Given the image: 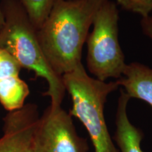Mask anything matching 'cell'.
I'll use <instances>...</instances> for the list:
<instances>
[{
	"instance_id": "1",
	"label": "cell",
	"mask_w": 152,
	"mask_h": 152,
	"mask_svg": "<svg viewBox=\"0 0 152 152\" xmlns=\"http://www.w3.org/2000/svg\"><path fill=\"white\" fill-rule=\"evenodd\" d=\"M109 0H54L50 12L37 30L47 61L62 76L82 64V51L99 9Z\"/></svg>"
},
{
	"instance_id": "2",
	"label": "cell",
	"mask_w": 152,
	"mask_h": 152,
	"mask_svg": "<svg viewBox=\"0 0 152 152\" xmlns=\"http://www.w3.org/2000/svg\"><path fill=\"white\" fill-rule=\"evenodd\" d=\"M0 7L4 24L0 30V48L6 49L21 68L35 73L36 77L47 81L49 96L53 107L61 106L66 89L61 76L52 69L45 58L37 37V30L30 21L20 0H1Z\"/></svg>"
},
{
	"instance_id": "3",
	"label": "cell",
	"mask_w": 152,
	"mask_h": 152,
	"mask_svg": "<svg viewBox=\"0 0 152 152\" xmlns=\"http://www.w3.org/2000/svg\"><path fill=\"white\" fill-rule=\"evenodd\" d=\"M61 77L72 100V108L68 113L84 125L94 152H119L104 116L108 96L120 87L117 81L106 83L90 77L83 64Z\"/></svg>"
},
{
	"instance_id": "4",
	"label": "cell",
	"mask_w": 152,
	"mask_h": 152,
	"mask_svg": "<svg viewBox=\"0 0 152 152\" xmlns=\"http://www.w3.org/2000/svg\"><path fill=\"white\" fill-rule=\"evenodd\" d=\"M118 20L116 4L106 1L95 15L93 30L87 36V67L99 80L121 78L126 66L118 40Z\"/></svg>"
},
{
	"instance_id": "5",
	"label": "cell",
	"mask_w": 152,
	"mask_h": 152,
	"mask_svg": "<svg viewBox=\"0 0 152 152\" xmlns=\"http://www.w3.org/2000/svg\"><path fill=\"white\" fill-rule=\"evenodd\" d=\"M33 152H88L86 139L77 134L73 118L61 106L45 110L34 134Z\"/></svg>"
},
{
	"instance_id": "6",
	"label": "cell",
	"mask_w": 152,
	"mask_h": 152,
	"mask_svg": "<svg viewBox=\"0 0 152 152\" xmlns=\"http://www.w3.org/2000/svg\"><path fill=\"white\" fill-rule=\"evenodd\" d=\"M37 106L26 104L3 118L0 152H33L34 134L39 118Z\"/></svg>"
},
{
	"instance_id": "7",
	"label": "cell",
	"mask_w": 152,
	"mask_h": 152,
	"mask_svg": "<svg viewBox=\"0 0 152 152\" xmlns=\"http://www.w3.org/2000/svg\"><path fill=\"white\" fill-rule=\"evenodd\" d=\"M118 106L115 114V131L113 140L118 146L119 152H144L141 143L144 134L141 129L130 122L128 115V104L130 98L120 89Z\"/></svg>"
},
{
	"instance_id": "8",
	"label": "cell",
	"mask_w": 152,
	"mask_h": 152,
	"mask_svg": "<svg viewBox=\"0 0 152 152\" xmlns=\"http://www.w3.org/2000/svg\"><path fill=\"white\" fill-rule=\"evenodd\" d=\"M130 98L138 99L152 108V68L139 62L126 64L123 76L117 80Z\"/></svg>"
},
{
	"instance_id": "9",
	"label": "cell",
	"mask_w": 152,
	"mask_h": 152,
	"mask_svg": "<svg viewBox=\"0 0 152 152\" xmlns=\"http://www.w3.org/2000/svg\"><path fill=\"white\" fill-rule=\"evenodd\" d=\"M29 94V87L19 75L0 80V104L8 112L21 109Z\"/></svg>"
},
{
	"instance_id": "10",
	"label": "cell",
	"mask_w": 152,
	"mask_h": 152,
	"mask_svg": "<svg viewBox=\"0 0 152 152\" xmlns=\"http://www.w3.org/2000/svg\"><path fill=\"white\" fill-rule=\"evenodd\" d=\"M30 21L38 30L46 20L54 0H20Z\"/></svg>"
},
{
	"instance_id": "11",
	"label": "cell",
	"mask_w": 152,
	"mask_h": 152,
	"mask_svg": "<svg viewBox=\"0 0 152 152\" xmlns=\"http://www.w3.org/2000/svg\"><path fill=\"white\" fill-rule=\"evenodd\" d=\"M21 66L14 56L4 49L0 48V80L19 75Z\"/></svg>"
},
{
	"instance_id": "12",
	"label": "cell",
	"mask_w": 152,
	"mask_h": 152,
	"mask_svg": "<svg viewBox=\"0 0 152 152\" xmlns=\"http://www.w3.org/2000/svg\"><path fill=\"white\" fill-rule=\"evenodd\" d=\"M117 3L124 10L141 15L142 18L149 16L152 11V0H117Z\"/></svg>"
},
{
	"instance_id": "13",
	"label": "cell",
	"mask_w": 152,
	"mask_h": 152,
	"mask_svg": "<svg viewBox=\"0 0 152 152\" xmlns=\"http://www.w3.org/2000/svg\"><path fill=\"white\" fill-rule=\"evenodd\" d=\"M141 28L144 35L152 40V16L142 18Z\"/></svg>"
},
{
	"instance_id": "14",
	"label": "cell",
	"mask_w": 152,
	"mask_h": 152,
	"mask_svg": "<svg viewBox=\"0 0 152 152\" xmlns=\"http://www.w3.org/2000/svg\"><path fill=\"white\" fill-rule=\"evenodd\" d=\"M4 24V20L2 11H1V7H0V30H1V28H3Z\"/></svg>"
}]
</instances>
